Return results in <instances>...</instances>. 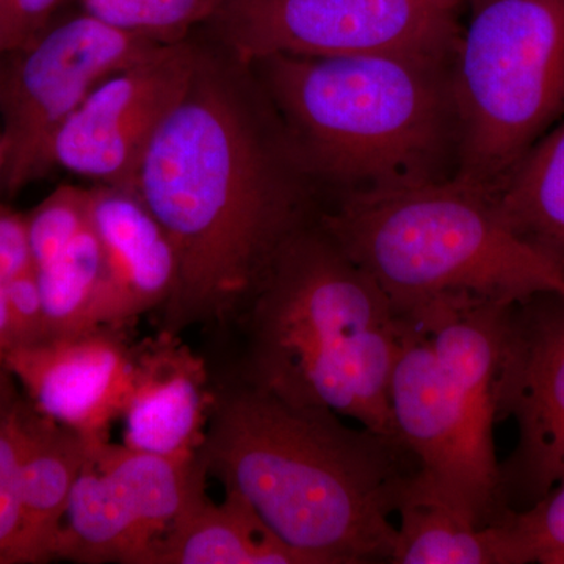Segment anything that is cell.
<instances>
[{
  "instance_id": "obj_1",
  "label": "cell",
  "mask_w": 564,
  "mask_h": 564,
  "mask_svg": "<svg viewBox=\"0 0 564 564\" xmlns=\"http://www.w3.org/2000/svg\"><path fill=\"white\" fill-rule=\"evenodd\" d=\"M237 66L202 52L133 184L176 248L180 276L161 325L173 336L239 322L282 247L318 220L281 126L263 120Z\"/></svg>"
},
{
  "instance_id": "obj_2",
  "label": "cell",
  "mask_w": 564,
  "mask_h": 564,
  "mask_svg": "<svg viewBox=\"0 0 564 564\" xmlns=\"http://www.w3.org/2000/svg\"><path fill=\"white\" fill-rule=\"evenodd\" d=\"M339 417L237 378L215 389L198 458L307 564L391 563L417 467L402 444Z\"/></svg>"
},
{
  "instance_id": "obj_3",
  "label": "cell",
  "mask_w": 564,
  "mask_h": 564,
  "mask_svg": "<svg viewBox=\"0 0 564 564\" xmlns=\"http://www.w3.org/2000/svg\"><path fill=\"white\" fill-rule=\"evenodd\" d=\"M237 323L239 380L402 444L391 408L402 315L318 220L282 247Z\"/></svg>"
},
{
  "instance_id": "obj_4",
  "label": "cell",
  "mask_w": 564,
  "mask_h": 564,
  "mask_svg": "<svg viewBox=\"0 0 564 564\" xmlns=\"http://www.w3.org/2000/svg\"><path fill=\"white\" fill-rule=\"evenodd\" d=\"M452 62L293 57L259 66L293 159L344 193L425 184L458 166Z\"/></svg>"
},
{
  "instance_id": "obj_5",
  "label": "cell",
  "mask_w": 564,
  "mask_h": 564,
  "mask_svg": "<svg viewBox=\"0 0 564 564\" xmlns=\"http://www.w3.org/2000/svg\"><path fill=\"white\" fill-rule=\"evenodd\" d=\"M322 228L397 313L443 295L519 304L564 299V267L505 217L492 188L448 180L343 193Z\"/></svg>"
},
{
  "instance_id": "obj_6",
  "label": "cell",
  "mask_w": 564,
  "mask_h": 564,
  "mask_svg": "<svg viewBox=\"0 0 564 564\" xmlns=\"http://www.w3.org/2000/svg\"><path fill=\"white\" fill-rule=\"evenodd\" d=\"M514 307L462 293L400 314L391 408L400 443L417 463L415 481L486 525L511 511L503 502L494 426Z\"/></svg>"
},
{
  "instance_id": "obj_7",
  "label": "cell",
  "mask_w": 564,
  "mask_h": 564,
  "mask_svg": "<svg viewBox=\"0 0 564 564\" xmlns=\"http://www.w3.org/2000/svg\"><path fill=\"white\" fill-rule=\"evenodd\" d=\"M452 85L455 176L494 188L564 115V0H473Z\"/></svg>"
},
{
  "instance_id": "obj_8",
  "label": "cell",
  "mask_w": 564,
  "mask_h": 564,
  "mask_svg": "<svg viewBox=\"0 0 564 564\" xmlns=\"http://www.w3.org/2000/svg\"><path fill=\"white\" fill-rule=\"evenodd\" d=\"M467 0H225L209 22L234 58L403 55L454 61Z\"/></svg>"
},
{
  "instance_id": "obj_9",
  "label": "cell",
  "mask_w": 564,
  "mask_h": 564,
  "mask_svg": "<svg viewBox=\"0 0 564 564\" xmlns=\"http://www.w3.org/2000/svg\"><path fill=\"white\" fill-rule=\"evenodd\" d=\"M165 44L88 13L41 32L0 76L2 182L20 191L54 166L55 137L104 79Z\"/></svg>"
},
{
  "instance_id": "obj_10",
  "label": "cell",
  "mask_w": 564,
  "mask_h": 564,
  "mask_svg": "<svg viewBox=\"0 0 564 564\" xmlns=\"http://www.w3.org/2000/svg\"><path fill=\"white\" fill-rule=\"evenodd\" d=\"M199 55L188 39L165 44L104 79L55 137L54 165L133 191L144 151L191 85Z\"/></svg>"
},
{
  "instance_id": "obj_11",
  "label": "cell",
  "mask_w": 564,
  "mask_h": 564,
  "mask_svg": "<svg viewBox=\"0 0 564 564\" xmlns=\"http://www.w3.org/2000/svg\"><path fill=\"white\" fill-rule=\"evenodd\" d=\"M7 370L44 417L79 433L88 444L110 440L132 392L135 348L121 329L99 328L7 351Z\"/></svg>"
},
{
  "instance_id": "obj_12",
  "label": "cell",
  "mask_w": 564,
  "mask_h": 564,
  "mask_svg": "<svg viewBox=\"0 0 564 564\" xmlns=\"http://www.w3.org/2000/svg\"><path fill=\"white\" fill-rule=\"evenodd\" d=\"M516 306L508 326L499 380V411L514 419V454L500 464L502 496L532 473L552 445L564 436V299L555 306Z\"/></svg>"
},
{
  "instance_id": "obj_13",
  "label": "cell",
  "mask_w": 564,
  "mask_h": 564,
  "mask_svg": "<svg viewBox=\"0 0 564 564\" xmlns=\"http://www.w3.org/2000/svg\"><path fill=\"white\" fill-rule=\"evenodd\" d=\"M90 215L104 259L93 325L122 329L172 299L180 276L176 248L131 188H90Z\"/></svg>"
},
{
  "instance_id": "obj_14",
  "label": "cell",
  "mask_w": 564,
  "mask_h": 564,
  "mask_svg": "<svg viewBox=\"0 0 564 564\" xmlns=\"http://www.w3.org/2000/svg\"><path fill=\"white\" fill-rule=\"evenodd\" d=\"M214 400L202 356L180 336L161 333L135 348L132 392L121 415L122 444L181 462L195 459Z\"/></svg>"
},
{
  "instance_id": "obj_15",
  "label": "cell",
  "mask_w": 564,
  "mask_h": 564,
  "mask_svg": "<svg viewBox=\"0 0 564 564\" xmlns=\"http://www.w3.org/2000/svg\"><path fill=\"white\" fill-rule=\"evenodd\" d=\"M415 474V473H414ZM411 475L397 516L393 564H527L532 554L510 513L496 524H481L473 514L423 489Z\"/></svg>"
},
{
  "instance_id": "obj_16",
  "label": "cell",
  "mask_w": 564,
  "mask_h": 564,
  "mask_svg": "<svg viewBox=\"0 0 564 564\" xmlns=\"http://www.w3.org/2000/svg\"><path fill=\"white\" fill-rule=\"evenodd\" d=\"M159 543L132 497L88 452L70 491L55 560L152 564Z\"/></svg>"
},
{
  "instance_id": "obj_17",
  "label": "cell",
  "mask_w": 564,
  "mask_h": 564,
  "mask_svg": "<svg viewBox=\"0 0 564 564\" xmlns=\"http://www.w3.org/2000/svg\"><path fill=\"white\" fill-rule=\"evenodd\" d=\"M152 564H307L232 492L221 503L204 492L166 533Z\"/></svg>"
},
{
  "instance_id": "obj_18",
  "label": "cell",
  "mask_w": 564,
  "mask_h": 564,
  "mask_svg": "<svg viewBox=\"0 0 564 564\" xmlns=\"http://www.w3.org/2000/svg\"><path fill=\"white\" fill-rule=\"evenodd\" d=\"M90 444L74 430L41 419L20 480L22 529L14 564L55 560L70 491Z\"/></svg>"
},
{
  "instance_id": "obj_19",
  "label": "cell",
  "mask_w": 564,
  "mask_h": 564,
  "mask_svg": "<svg viewBox=\"0 0 564 564\" xmlns=\"http://www.w3.org/2000/svg\"><path fill=\"white\" fill-rule=\"evenodd\" d=\"M507 220L564 267V122L492 188Z\"/></svg>"
},
{
  "instance_id": "obj_20",
  "label": "cell",
  "mask_w": 564,
  "mask_h": 564,
  "mask_svg": "<svg viewBox=\"0 0 564 564\" xmlns=\"http://www.w3.org/2000/svg\"><path fill=\"white\" fill-rule=\"evenodd\" d=\"M102 269L101 242L91 221L57 258L35 269L50 340L95 332L93 311L101 288Z\"/></svg>"
},
{
  "instance_id": "obj_21",
  "label": "cell",
  "mask_w": 564,
  "mask_h": 564,
  "mask_svg": "<svg viewBox=\"0 0 564 564\" xmlns=\"http://www.w3.org/2000/svg\"><path fill=\"white\" fill-rule=\"evenodd\" d=\"M85 13L122 32L174 44L217 17L225 0H80Z\"/></svg>"
},
{
  "instance_id": "obj_22",
  "label": "cell",
  "mask_w": 564,
  "mask_h": 564,
  "mask_svg": "<svg viewBox=\"0 0 564 564\" xmlns=\"http://www.w3.org/2000/svg\"><path fill=\"white\" fill-rule=\"evenodd\" d=\"M90 221V188H55L28 217L35 269L57 258Z\"/></svg>"
},
{
  "instance_id": "obj_23",
  "label": "cell",
  "mask_w": 564,
  "mask_h": 564,
  "mask_svg": "<svg viewBox=\"0 0 564 564\" xmlns=\"http://www.w3.org/2000/svg\"><path fill=\"white\" fill-rule=\"evenodd\" d=\"M7 293L13 322L14 347H29L50 340L36 270H29L7 280Z\"/></svg>"
},
{
  "instance_id": "obj_24",
  "label": "cell",
  "mask_w": 564,
  "mask_h": 564,
  "mask_svg": "<svg viewBox=\"0 0 564 564\" xmlns=\"http://www.w3.org/2000/svg\"><path fill=\"white\" fill-rule=\"evenodd\" d=\"M33 269L28 217L0 204V276L10 280Z\"/></svg>"
},
{
  "instance_id": "obj_25",
  "label": "cell",
  "mask_w": 564,
  "mask_h": 564,
  "mask_svg": "<svg viewBox=\"0 0 564 564\" xmlns=\"http://www.w3.org/2000/svg\"><path fill=\"white\" fill-rule=\"evenodd\" d=\"M21 529L20 484H0V564H14Z\"/></svg>"
},
{
  "instance_id": "obj_26",
  "label": "cell",
  "mask_w": 564,
  "mask_h": 564,
  "mask_svg": "<svg viewBox=\"0 0 564 564\" xmlns=\"http://www.w3.org/2000/svg\"><path fill=\"white\" fill-rule=\"evenodd\" d=\"M0 343L7 348V351L14 347L13 322H11L7 280L2 276H0Z\"/></svg>"
},
{
  "instance_id": "obj_27",
  "label": "cell",
  "mask_w": 564,
  "mask_h": 564,
  "mask_svg": "<svg viewBox=\"0 0 564 564\" xmlns=\"http://www.w3.org/2000/svg\"><path fill=\"white\" fill-rule=\"evenodd\" d=\"M7 348L3 347L2 343H0V381L6 380V375L9 373V370H7Z\"/></svg>"
},
{
  "instance_id": "obj_28",
  "label": "cell",
  "mask_w": 564,
  "mask_h": 564,
  "mask_svg": "<svg viewBox=\"0 0 564 564\" xmlns=\"http://www.w3.org/2000/svg\"><path fill=\"white\" fill-rule=\"evenodd\" d=\"M3 176V150H2V140H0V182H2Z\"/></svg>"
},
{
  "instance_id": "obj_29",
  "label": "cell",
  "mask_w": 564,
  "mask_h": 564,
  "mask_svg": "<svg viewBox=\"0 0 564 564\" xmlns=\"http://www.w3.org/2000/svg\"><path fill=\"white\" fill-rule=\"evenodd\" d=\"M0 54H3L2 33H0Z\"/></svg>"
}]
</instances>
